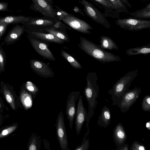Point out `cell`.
Returning <instances> with one entry per match:
<instances>
[{
  "label": "cell",
  "instance_id": "13",
  "mask_svg": "<svg viewBox=\"0 0 150 150\" xmlns=\"http://www.w3.org/2000/svg\"><path fill=\"white\" fill-rule=\"evenodd\" d=\"M30 42L33 49L40 56L49 60L53 61L56 60L55 57L46 44L34 39H31Z\"/></svg>",
  "mask_w": 150,
  "mask_h": 150
},
{
  "label": "cell",
  "instance_id": "20",
  "mask_svg": "<svg viewBox=\"0 0 150 150\" xmlns=\"http://www.w3.org/2000/svg\"><path fill=\"white\" fill-rule=\"evenodd\" d=\"M24 27L23 25H15L6 36L5 41L7 42H11L18 39L24 32Z\"/></svg>",
  "mask_w": 150,
  "mask_h": 150
},
{
  "label": "cell",
  "instance_id": "29",
  "mask_svg": "<svg viewBox=\"0 0 150 150\" xmlns=\"http://www.w3.org/2000/svg\"><path fill=\"white\" fill-rule=\"evenodd\" d=\"M3 90L6 101L9 104L12 108L13 110H15V105L14 98L11 92L6 86L4 87Z\"/></svg>",
  "mask_w": 150,
  "mask_h": 150
},
{
  "label": "cell",
  "instance_id": "8",
  "mask_svg": "<svg viewBox=\"0 0 150 150\" xmlns=\"http://www.w3.org/2000/svg\"><path fill=\"white\" fill-rule=\"evenodd\" d=\"M56 127V134L60 147L62 150H69L67 135L64 119L62 110H61L57 116Z\"/></svg>",
  "mask_w": 150,
  "mask_h": 150
},
{
  "label": "cell",
  "instance_id": "32",
  "mask_svg": "<svg viewBox=\"0 0 150 150\" xmlns=\"http://www.w3.org/2000/svg\"><path fill=\"white\" fill-rule=\"evenodd\" d=\"M141 106L144 111H150V95H146L144 97L142 100Z\"/></svg>",
  "mask_w": 150,
  "mask_h": 150
},
{
  "label": "cell",
  "instance_id": "22",
  "mask_svg": "<svg viewBox=\"0 0 150 150\" xmlns=\"http://www.w3.org/2000/svg\"><path fill=\"white\" fill-rule=\"evenodd\" d=\"M31 33L38 38L50 42H55L60 44H63L64 42L63 40L50 33L47 34L36 31L32 32Z\"/></svg>",
  "mask_w": 150,
  "mask_h": 150
},
{
  "label": "cell",
  "instance_id": "24",
  "mask_svg": "<svg viewBox=\"0 0 150 150\" xmlns=\"http://www.w3.org/2000/svg\"><path fill=\"white\" fill-rule=\"evenodd\" d=\"M20 98L22 103L25 109L30 108L33 105V98L31 94L25 90L21 94Z\"/></svg>",
  "mask_w": 150,
  "mask_h": 150
},
{
  "label": "cell",
  "instance_id": "40",
  "mask_svg": "<svg viewBox=\"0 0 150 150\" xmlns=\"http://www.w3.org/2000/svg\"><path fill=\"white\" fill-rule=\"evenodd\" d=\"M146 127L149 130L150 129V121L147 122L146 124Z\"/></svg>",
  "mask_w": 150,
  "mask_h": 150
},
{
  "label": "cell",
  "instance_id": "3",
  "mask_svg": "<svg viewBox=\"0 0 150 150\" xmlns=\"http://www.w3.org/2000/svg\"><path fill=\"white\" fill-rule=\"evenodd\" d=\"M138 72L137 69L129 72L118 80L112 88L108 91L109 94L112 96L113 105H117L123 95L129 89L132 81L137 76Z\"/></svg>",
  "mask_w": 150,
  "mask_h": 150
},
{
  "label": "cell",
  "instance_id": "31",
  "mask_svg": "<svg viewBox=\"0 0 150 150\" xmlns=\"http://www.w3.org/2000/svg\"><path fill=\"white\" fill-rule=\"evenodd\" d=\"M89 128L87 129V132L85 134L81 144L80 145L77 146L74 149L75 150H88L90 143L88 139H86V138L89 134Z\"/></svg>",
  "mask_w": 150,
  "mask_h": 150
},
{
  "label": "cell",
  "instance_id": "26",
  "mask_svg": "<svg viewBox=\"0 0 150 150\" xmlns=\"http://www.w3.org/2000/svg\"><path fill=\"white\" fill-rule=\"evenodd\" d=\"M114 6L115 12L118 14L121 13H128L129 11L127 6L120 0H109Z\"/></svg>",
  "mask_w": 150,
  "mask_h": 150
},
{
  "label": "cell",
  "instance_id": "30",
  "mask_svg": "<svg viewBox=\"0 0 150 150\" xmlns=\"http://www.w3.org/2000/svg\"><path fill=\"white\" fill-rule=\"evenodd\" d=\"M26 89L29 91L33 99L34 98L39 92L38 88L32 82L27 81L25 85Z\"/></svg>",
  "mask_w": 150,
  "mask_h": 150
},
{
  "label": "cell",
  "instance_id": "33",
  "mask_svg": "<svg viewBox=\"0 0 150 150\" xmlns=\"http://www.w3.org/2000/svg\"><path fill=\"white\" fill-rule=\"evenodd\" d=\"M130 150H146L144 145L138 142L137 141H134L130 148Z\"/></svg>",
  "mask_w": 150,
  "mask_h": 150
},
{
  "label": "cell",
  "instance_id": "39",
  "mask_svg": "<svg viewBox=\"0 0 150 150\" xmlns=\"http://www.w3.org/2000/svg\"><path fill=\"white\" fill-rule=\"evenodd\" d=\"M127 6L131 8L132 6L130 3H129L128 0H120Z\"/></svg>",
  "mask_w": 150,
  "mask_h": 150
},
{
  "label": "cell",
  "instance_id": "43",
  "mask_svg": "<svg viewBox=\"0 0 150 150\" xmlns=\"http://www.w3.org/2000/svg\"><path fill=\"white\" fill-rule=\"evenodd\" d=\"M1 105L0 103V108H1Z\"/></svg>",
  "mask_w": 150,
  "mask_h": 150
},
{
  "label": "cell",
  "instance_id": "25",
  "mask_svg": "<svg viewBox=\"0 0 150 150\" xmlns=\"http://www.w3.org/2000/svg\"><path fill=\"white\" fill-rule=\"evenodd\" d=\"M61 54L74 68L77 69H82V66L79 62L64 50H62Z\"/></svg>",
  "mask_w": 150,
  "mask_h": 150
},
{
  "label": "cell",
  "instance_id": "19",
  "mask_svg": "<svg viewBox=\"0 0 150 150\" xmlns=\"http://www.w3.org/2000/svg\"><path fill=\"white\" fill-rule=\"evenodd\" d=\"M57 20L52 18H32L26 23L28 25L37 26H49L53 25Z\"/></svg>",
  "mask_w": 150,
  "mask_h": 150
},
{
  "label": "cell",
  "instance_id": "7",
  "mask_svg": "<svg viewBox=\"0 0 150 150\" xmlns=\"http://www.w3.org/2000/svg\"><path fill=\"white\" fill-rule=\"evenodd\" d=\"M141 92V88L135 86L124 93L117 105L120 111L125 113L128 111L136 101Z\"/></svg>",
  "mask_w": 150,
  "mask_h": 150
},
{
  "label": "cell",
  "instance_id": "38",
  "mask_svg": "<svg viewBox=\"0 0 150 150\" xmlns=\"http://www.w3.org/2000/svg\"><path fill=\"white\" fill-rule=\"evenodd\" d=\"M115 149L117 150H129V146L127 144L124 143L122 145L117 147Z\"/></svg>",
  "mask_w": 150,
  "mask_h": 150
},
{
  "label": "cell",
  "instance_id": "21",
  "mask_svg": "<svg viewBox=\"0 0 150 150\" xmlns=\"http://www.w3.org/2000/svg\"><path fill=\"white\" fill-rule=\"evenodd\" d=\"M130 16L136 19H143L150 18V3L144 8L135 11L127 13Z\"/></svg>",
  "mask_w": 150,
  "mask_h": 150
},
{
  "label": "cell",
  "instance_id": "12",
  "mask_svg": "<svg viewBox=\"0 0 150 150\" xmlns=\"http://www.w3.org/2000/svg\"><path fill=\"white\" fill-rule=\"evenodd\" d=\"M30 63L32 70L40 76L47 78L53 76L54 73L51 69L43 62L33 59L30 60Z\"/></svg>",
  "mask_w": 150,
  "mask_h": 150
},
{
  "label": "cell",
  "instance_id": "42",
  "mask_svg": "<svg viewBox=\"0 0 150 150\" xmlns=\"http://www.w3.org/2000/svg\"><path fill=\"white\" fill-rule=\"evenodd\" d=\"M143 1L145 2L147 1V0H140Z\"/></svg>",
  "mask_w": 150,
  "mask_h": 150
},
{
  "label": "cell",
  "instance_id": "6",
  "mask_svg": "<svg viewBox=\"0 0 150 150\" xmlns=\"http://www.w3.org/2000/svg\"><path fill=\"white\" fill-rule=\"evenodd\" d=\"M58 20L62 21L64 23L74 29L85 34L91 33L90 30L93 28L87 23L66 12Z\"/></svg>",
  "mask_w": 150,
  "mask_h": 150
},
{
  "label": "cell",
  "instance_id": "9",
  "mask_svg": "<svg viewBox=\"0 0 150 150\" xmlns=\"http://www.w3.org/2000/svg\"><path fill=\"white\" fill-rule=\"evenodd\" d=\"M33 3L30 8L34 11L38 12L44 16L57 20L56 10L52 5L46 0H31Z\"/></svg>",
  "mask_w": 150,
  "mask_h": 150
},
{
  "label": "cell",
  "instance_id": "17",
  "mask_svg": "<svg viewBox=\"0 0 150 150\" xmlns=\"http://www.w3.org/2000/svg\"><path fill=\"white\" fill-rule=\"evenodd\" d=\"M100 45L98 46L101 48L110 50H119L116 43L110 37L103 35L100 36Z\"/></svg>",
  "mask_w": 150,
  "mask_h": 150
},
{
  "label": "cell",
  "instance_id": "5",
  "mask_svg": "<svg viewBox=\"0 0 150 150\" xmlns=\"http://www.w3.org/2000/svg\"><path fill=\"white\" fill-rule=\"evenodd\" d=\"M121 28L132 31H139L150 28V21L132 18H119L115 21Z\"/></svg>",
  "mask_w": 150,
  "mask_h": 150
},
{
  "label": "cell",
  "instance_id": "2",
  "mask_svg": "<svg viewBox=\"0 0 150 150\" xmlns=\"http://www.w3.org/2000/svg\"><path fill=\"white\" fill-rule=\"evenodd\" d=\"M98 77L96 72H88L86 78L87 84L83 91L88 102V112L86 120V127L89 128V123L94 114V111L97 104L96 99L99 95V87L97 84Z\"/></svg>",
  "mask_w": 150,
  "mask_h": 150
},
{
  "label": "cell",
  "instance_id": "4",
  "mask_svg": "<svg viewBox=\"0 0 150 150\" xmlns=\"http://www.w3.org/2000/svg\"><path fill=\"white\" fill-rule=\"evenodd\" d=\"M79 1L83 6L84 13L91 19L107 29L111 28L104 13H102L93 4L86 0H79Z\"/></svg>",
  "mask_w": 150,
  "mask_h": 150
},
{
  "label": "cell",
  "instance_id": "14",
  "mask_svg": "<svg viewBox=\"0 0 150 150\" xmlns=\"http://www.w3.org/2000/svg\"><path fill=\"white\" fill-rule=\"evenodd\" d=\"M104 10V13L106 17L113 18H120V15L116 13L114 6L109 0H90Z\"/></svg>",
  "mask_w": 150,
  "mask_h": 150
},
{
  "label": "cell",
  "instance_id": "41",
  "mask_svg": "<svg viewBox=\"0 0 150 150\" xmlns=\"http://www.w3.org/2000/svg\"><path fill=\"white\" fill-rule=\"evenodd\" d=\"M49 3H50L51 5H52L53 4V0H46Z\"/></svg>",
  "mask_w": 150,
  "mask_h": 150
},
{
  "label": "cell",
  "instance_id": "36",
  "mask_svg": "<svg viewBox=\"0 0 150 150\" xmlns=\"http://www.w3.org/2000/svg\"><path fill=\"white\" fill-rule=\"evenodd\" d=\"M8 25L4 23H0V38L4 33Z\"/></svg>",
  "mask_w": 150,
  "mask_h": 150
},
{
  "label": "cell",
  "instance_id": "15",
  "mask_svg": "<svg viewBox=\"0 0 150 150\" xmlns=\"http://www.w3.org/2000/svg\"><path fill=\"white\" fill-rule=\"evenodd\" d=\"M113 137L115 143L117 147L125 143L127 135L124 127L121 123H119L114 129Z\"/></svg>",
  "mask_w": 150,
  "mask_h": 150
},
{
  "label": "cell",
  "instance_id": "35",
  "mask_svg": "<svg viewBox=\"0 0 150 150\" xmlns=\"http://www.w3.org/2000/svg\"><path fill=\"white\" fill-rule=\"evenodd\" d=\"M8 4L5 2H0V11H9L8 9Z\"/></svg>",
  "mask_w": 150,
  "mask_h": 150
},
{
  "label": "cell",
  "instance_id": "16",
  "mask_svg": "<svg viewBox=\"0 0 150 150\" xmlns=\"http://www.w3.org/2000/svg\"><path fill=\"white\" fill-rule=\"evenodd\" d=\"M111 114L108 108L105 105L102 108L101 113L98 117L97 123L100 127L106 128L110 123Z\"/></svg>",
  "mask_w": 150,
  "mask_h": 150
},
{
  "label": "cell",
  "instance_id": "37",
  "mask_svg": "<svg viewBox=\"0 0 150 150\" xmlns=\"http://www.w3.org/2000/svg\"><path fill=\"white\" fill-rule=\"evenodd\" d=\"M4 68V59L3 52L0 48V69L3 70Z\"/></svg>",
  "mask_w": 150,
  "mask_h": 150
},
{
  "label": "cell",
  "instance_id": "11",
  "mask_svg": "<svg viewBox=\"0 0 150 150\" xmlns=\"http://www.w3.org/2000/svg\"><path fill=\"white\" fill-rule=\"evenodd\" d=\"M87 115V111L83 104V96L81 95L78 98L75 116L76 130L77 135L80 134L84 122L86 121Z\"/></svg>",
  "mask_w": 150,
  "mask_h": 150
},
{
  "label": "cell",
  "instance_id": "10",
  "mask_svg": "<svg viewBox=\"0 0 150 150\" xmlns=\"http://www.w3.org/2000/svg\"><path fill=\"white\" fill-rule=\"evenodd\" d=\"M79 91H73L68 95L66 103V113L70 128L72 129L76 111V102L80 96Z\"/></svg>",
  "mask_w": 150,
  "mask_h": 150
},
{
  "label": "cell",
  "instance_id": "23",
  "mask_svg": "<svg viewBox=\"0 0 150 150\" xmlns=\"http://www.w3.org/2000/svg\"><path fill=\"white\" fill-rule=\"evenodd\" d=\"M127 55L129 56L139 54H148L150 53V44L141 47H136L128 49L125 51Z\"/></svg>",
  "mask_w": 150,
  "mask_h": 150
},
{
  "label": "cell",
  "instance_id": "28",
  "mask_svg": "<svg viewBox=\"0 0 150 150\" xmlns=\"http://www.w3.org/2000/svg\"><path fill=\"white\" fill-rule=\"evenodd\" d=\"M45 30L49 33L52 34L64 41H67L69 40L68 38L65 34L62 32L55 29L54 28H47Z\"/></svg>",
  "mask_w": 150,
  "mask_h": 150
},
{
  "label": "cell",
  "instance_id": "1",
  "mask_svg": "<svg viewBox=\"0 0 150 150\" xmlns=\"http://www.w3.org/2000/svg\"><path fill=\"white\" fill-rule=\"evenodd\" d=\"M79 47L85 53L96 60L102 63L118 62L121 59L119 56L105 51L98 45L85 38L79 37Z\"/></svg>",
  "mask_w": 150,
  "mask_h": 150
},
{
  "label": "cell",
  "instance_id": "34",
  "mask_svg": "<svg viewBox=\"0 0 150 150\" xmlns=\"http://www.w3.org/2000/svg\"><path fill=\"white\" fill-rule=\"evenodd\" d=\"M16 127V126H13L3 130L0 133V138L5 137L11 134L15 130Z\"/></svg>",
  "mask_w": 150,
  "mask_h": 150
},
{
  "label": "cell",
  "instance_id": "18",
  "mask_svg": "<svg viewBox=\"0 0 150 150\" xmlns=\"http://www.w3.org/2000/svg\"><path fill=\"white\" fill-rule=\"evenodd\" d=\"M32 17L23 16H9L0 18V23L8 24L18 23H26Z\"/></svg>",
  "mask_w": 150,
  "mask_h": 150
},
{
  "label": "cell",
  "instance_id": "27",
  "mask_svg": "<svg viewBox=\"0 0 150 150\" xmlns=\"http://www.w3.org/2000/svg\"><path fill=\"white\" fill-rule=\"evenodd\" d=\"M41 140L40 137L33 134L31 137L29 144V150H39L41 147Z\"/></svg>",
  "mask_w": 150,
  "mask_h": 150
}]
</instances>
